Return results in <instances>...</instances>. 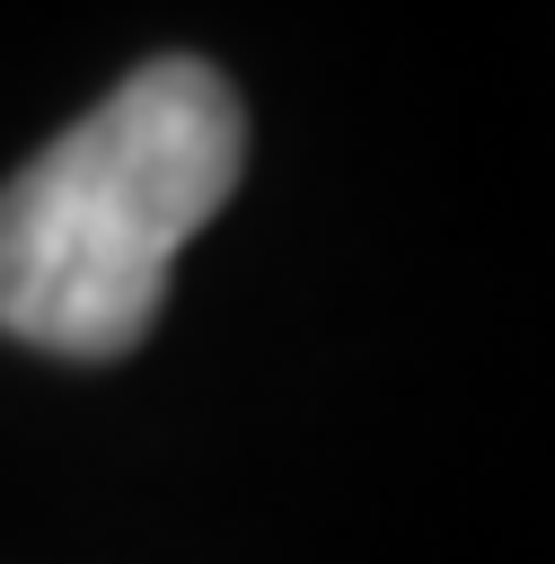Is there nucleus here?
<instances>
[{"mask_svg": "<svg viewBox=\"0 0 555 564\" xmlns=\"http://www.w3.org/2000/svg\"><path fill=\"white\" fill-rule=\"evenodd\" d=\"M238 88L194 53L141 62L0 185V335L62 361L132 352L167 308L185 238L238 194Z\"/></svg>", "mask_w": 555, "mask_h": 564, "instance_id": "f257e3e1", "label": "nucleus"}]
</instances>
